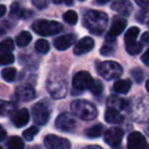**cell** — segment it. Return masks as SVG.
<instances>
[{
  "instance_id": "40",
  "label": "cell",
  "mask_w": 149,
  "mask_h": 149,
  "mask_svg": "<svg viewBox=\"0 0 149 149\" xmlns=\"http://www.w3.org/2000/svg\"><path fill=\"white\" fill-rule=\"evenodd\" d=\"M135 2L141 7H148L149 6V0H135Z\"/></svg>"
},
{
  "instance_id": "11",
  "label": "cell",
  "mask_w": 149,
  "mask_h": 149,
  "mask_svg": "<svg viewBox=\"0 0 149 149\" xmlns=\"http://www.w3.org/2000/svg\"><path fill=\"white\" fill-rule=\"evenodd\" d=\"M133 115L137 121L145 122L149 120V98H144V100L136 104Z\"/></svg>"
},
{
  "instance_id": "46",
  "label": "cell",
  "mask_w": 149,
  "mask_h": 149,
  "mask_svg": "<svg viewBox=\"0 0 149 149\" xmlns=\"http://www.w3.org/2000/svg\"><path fill=\"white\" fill-rule=\"evenodd\" d=\"M109 1H110V0H96V2H97L98 4H106V3H108Z\"/></svg>"
},
{
  "instance_id": "13",
  "label": "cell",
  "mask_w": 149,
  "mask_h": 149,
  "mask_svg": "<svg viewBox=\"0 0 149 149\" xmlns=\"http://www.w3.org/2000/svg\"><path fill=\"white\" fill-rule=\"evenodd\" d=\"M15 95L19 100L22 102H29L36 97V91L33 86L30 84L19 85L15 89Z\"/></svg>"
},
{
  "instance_id": "42",
  "label": "cell",
  "mask_w": 149,
  "mask_h": 149,
  "mask_svg": "<svg viewBox=\"0 0 149 149\" xmlns=\"http://www.w3.org/2000/svg\"><path fill=\"white\" fill-rule=\"evenodd\" d=\"M141 41L143 44H146V45H149V33H144L141 37Z\"/></svg>"
},
{
  "instance_id": "8",
  "label": "cell",
  "mask_w": 149,
  "mask_h": 149,
  "mask_svg": "<svg viewBox=\"0 0 149 149\" xmlns=\"http://www.w3.org/2000/svg\"><path fill=\"white\" fill-rule=\"evenodd\" d=\"M46 148L48 149H70L71 143L68 139L59 137L57 135L50 134L45 137L44 140Z\"/></svg>"
},
{
  "instance_id": "14",
  "label": "cell",
  "mask_w": 149,
  "mask_h": 149,
  "mask_svg": "<svg viewBox=\"0 0 149 149\" xmlns=\"http://www.w3.org/2000/svg\"><path fill=\"white\" fill-rule=\"evenodd\" d=\"M94 47L93 39L89 37H84L75 45L74 47V54L77 56L83 55V54L88 53Z\"/></svg>"
},
{
  "instance_id": "24",
  "label": "cell",
  "mask_w": 149,
  "mask_h": 149,
  "mask_svg": "<svg viewBox=\"0 0 149 149\" xmlns=\"http://www.w3.org/2000/svg\"><path fill=\"white\" fill-rule=\"evenodd\" d=\"M104 130V126L100 125V124H97V125H94L92 127L88 128L85 131V135L88 138H97L102 135Z\"/></svg>"
},
{
  "instance_id": "31",
  "label": "cell",
  "mask_w": 149,
  "mask_h": 149,
  "mask_svg": "<svg viewBox=\"0 0 149 149\" xmlns=\"http://www.w3.org/2000/svg\"><path fill=\"white\" fill-rule=\"evenodd\" d=\"M142 44L138 43V42H134V43L126 44V50L129 54L131 55H137L142 51Z\"/></svg>"
},
{
  "instance_id": "12",
  "label": "cell",
  "mask_w": 149,
  "mask_h": 149,
  "mask_svg": "<svg viewBox=\"0 0 149 149\" xmlns=\"http://www.w3.org/2000/svg\"><path fill=\"white\" fill-rule=\"evenodd\" d=\"M145 145V137L140 132H132L128 136L127 149H142Z\"/></svg>"
},
{
  "instance_id": "51",
  "label": "cell",
  "mask_w": 149,
  "mask_h": 149,
  "mask_svg": "<svg viewBox=\"0 0 149 149\" xmlns=\"http://www.w3.org/2000/svg\"><path fill=\"white\" fill-rule=\"evenodd\" d=\"M33 149H42L41 147H33Z\"/></svg>"
},
{
  "instance_id": "35",
  "label": "cell",
  "mask_w": 149,
  "mask_h": 149,
  "mask_svg": "<svg viewBox=\"0 0 149 149\" xmlns=\"http://www.w3.org/2000/svg\"><path fill=\"white\" fill-rule=\"evenodd\" d=\"M14 62V56L11 53L9 54H1L0 55V66L3 65H9Z\"/></svg>"
},
{
  "instance_id": "20",
  "label": "cell",
  "mask_w": 149,
  "mask_h": 149,
  "mask_svg": "<svg viewBox=\"0 0 149 149\" xmlns=\"http://www.w3.org/2000/svg\"><path fill=\"white\" fill-rule=\"evenodd\" d=\"M128 100H125L124 98L118 97V96L111 95L108 100V106L109 108L116 109V110H125L128 108Z\"/></svg>"
},
{
  "instance_id": "1",
  "label": "cell",
  "mask_w": 149,
  "mask_h": 149,
  "mask_svg": "<svg viewBox=\"0 0 149 149\" xmlns=\"http://www.w3.org/2000/svg\"><path fill=\"white\" fill-rule=\"evenodd\" d=\"M108 20V15L104 12L98 10H88L83 18V24L90 33L100 35L106 30Z\"/></svg>"
},
{
  "instance_id": "2",
  "label": "cell",
  "mask_w": 149,
  "mask_h": 149,
  "mask_svg": "<svg viewBox=\"0 0 149 149\" xmlns=\"http://www.w3.org/2000/svg\"><path fill=\"white\" fill-rule=\"evenodd\" d=\"M71 111L75 116L84 121H91L97 116L95 106L83 100H76L71 102Z\"/></svg>"
},
{
  "instance_id": "45",
  "label": "cell",
  "mask_w": 149,
  "mask_h": 149,
  "mask_svg": "<svg viewBox=\"0 0 149 149\" xmlns=\"http://www.w3.org/2000/svg\"><path fill=\"white\" fill-rule=\"evenodd\" d=\"M83 149H102V148L97 145H91V146H86V147L83 148Z\"/></svg>"
},
{
  "instance_id": "9",
  "label": "cell",
  "mask_w": 149,
  "mask_h": 149,
  "mask_svg": "<svg viewBox=\"0 0 149 149\" xmlns=\"http://www.w3.org/2000/svg\"><path fill=\"white\" fill-rule=\"evenodd\" d=\"M77 122L73 116L70 114H62L56 119L55 126L57 129L64 132H71L76 128Z\"/></svg>"
},
{
  "instance_id": "49",
  "label": "cell",
  "mask_w": 149,
  "mask_h": 149,
  "mask_svg": "<svg viewBox=\"0 0 149 149\" xmlns=\"http://www.w3.org/2000/svg\"><path fill=\"white\" fill-rule=\"evenodd\" d=\"M145 131H146V133H147V135H149V124H148V126L145 128Z\"/></svg>"
},
{
  "instance_id": "36",
  "label": "cell",
  "mask_w": 149,
  "mask_h": 149,
  "mask_svg": "<svg viewBox=\"0 0 149 149\" xmlns=\"http://www.w3.org/2000/svg\"><path fill=\"white\" fill-rule=\"evenodd\" d=\"M102 89H104L102 83L100 82V81H98V80H94L92 86L90 87V91H91L94 95H100V94H102Z\"/></svg>"
},
{
  "instance_id": "22",
  "label": "cell",
  "mask_w": 149,
  "mask_h": 149,
  "mask_svg": "<svg viewBox=\"0 0 149 149\" xmlns=\"http://www.w3.org/2000/svg\"><path fill=\"white\" fill-rule=\"evenodd\" d=\"M31 39H33V37H31V33H29V31H22L16 37V45L20 48L26 47L31 42Z\"/></svg>"
},
{
  "instance_id": "5",
  "label": "cell",
  "mask_w": 149,
  "mask_h": 149,
  "mask_svg": "<svg viewBox=\"0 0 149 149\" xmlns=\"http://www.w3.org/2000/svg\"><path fill=\"white\" fill-rule=\"evenodd\" d=\"M31 116H33V120L36 124L44 126L49 122L50 116H51V110L44 102H37L36 104H33V109H31Z\"/></svg>"
},
{
  "instance_id": "50",
  "label": "cell",
  "mask_w": 149,
  "mask_h": 149,
  "mask_svg": "<svg viewBox=\"0 0 149 149\" xmlns=\"http://www.w3.org/2000/svg\"><path fill=\"white\" fill-rule=\"evenodd\" d=\"M142 149H149V145H145Z\"/></svg>"
},
{
  "instance_id": "25",
  "label": "cell",
  "mask_w": 149,
  "mask_h": 149,
  "mask_svg": "<svg viewBox=\"0 0 149 149\" xmlns=\"http://www.w3.org/2000/svg\"><path fill=\"white\" fill-rule=\"evenodd\" d=\"M115 46H116L115 40L107 39V42L104 44V46H102V49H100V54H102V56L112 55L115 51Z\"/></svg>"
},
{
  "instance_id": "39",
  "label": "cell",
  "mask_w": 149,
  "mask_h": 149,
  "mask_svg": "<svg viewBox=\"0 0 149 149\" xmlns=\"http://www.w3.org/2000/svg\"><path fill=\"white\" fill-rule=\"evenodd\" d=\"M141 60H142V62H143L144 64L146 65V66L149 67V49L146 50L145 53H144L143 55H142Z\"/></svg>"
},
{
  "instance_id": "54",
  "label": "cell",
  "mask_w": 149,
  "mask_h": 149,
  "mask_svg": "<svg viewBox=\"0 0 149 149\" xmlns=\"http://www.w3.org/2000/svg\"><path fill=\"white\" fill-rule=\"evenodd\" d=\"M79 1H84V0H79Z\"/></svg>"
},
{
  "instance_id": "4",
  "label": "cell",
  "mask_w": 149,
  "mask_h": 149,
  "mask_svg": "<svg viewBox=\"0 0 149 149\" xmlns=\"http://www.w3.org/2000/svg\"><path fill=\"white\" fill-rule=\"evenodd\" d=\"M97 73L106 80H113L119 78L123 73V68L115 61H104L96 65Z\"/></svg>"
},
{
  "instance_id": "7",
  "label": "cell",
  "mask_w": 149,
  "mask_h": 149,
  "mask_svg": "<svg viewBox=\"0 0 149 149\" xmlns=\"http://www.w3.org/2000/svg\"><path fill=\"white\" fill-rule=\"evenodd\" d=\"M94 82V79L91 77V75L86 71H79L74 75L72 79V85L74 89L76 90H85L90 89Z\"/></svg>"
},
{
  "instance_id": "52",
  "label": "cell",
  "mask_w": 149,
  "mask_h": 149,
  "mask_svg": "<svg viewBox=\"0 0 149 149\" xmlns=\"http://www.w3.org/2000/svg\"><path fill=\"white\" fill-rule=\"evenodd\" d=\"M116 149H122L121 147H118V148H116Z\"/></svg>"
},
{
  "instance_id": "27",
  "label": "cell",
  "mask_w": 149,
  "mask_h": 149,
  "mask_svg": "<svg viewBox=\"0 0 149 149\" xmlns=\"http://www.w3.org/2000/svg\"><path fill=\"white\" fill-rule=\"evenodd\" d=\"M139 31H140L137 26H132V28H130L125 33V43L130 44V43L136 42V39H137L138 35H139Z\"/></svg>"
},
{
  "instance_id": "15",
  "label": "cell",
  "mask_w": 149,
  "mask_h": 149,
  "mask_svg": "<svg viewBox=\"0 0 149 149\" xmlns=\"http://www.w3.org/2000/svg\"><path fill=\"white\" fill-rule=\"evenodd\" d=\"M11 121L15 127H24L30 121V113L26 109H20L18 111H15L11 114Z\"/></svg>"
},
{
  "instance_id": "6",
  "label": "cell",
  "mask_w": 149,
  "mask_h": 149,
  "mask_svg": "<svg viewBox=\"0 0 149 149\" xmlns=\"http://www.w3.org/2000/svg\"><path fill=\"white\" fill-rule=\"evenodd\" d=\"M48 89L53 97H64L67 92V82L62 77H50L48 80Z\"/></svg>"
},
{
  "instance_id": "33",
  "label": "cell",
  "mask_w": 149,
  "mask_h": 149,
  "mask_svg": "<svg viewBox=\"0 0 149 149\" xmlns=\"http://www.w3.org/2000/svg\"><path fill=\"white\" fill-rule=\"evenodd\" d=\"M38 133H39V128L36 127V126H31L29 129L24 130L22 136H24V138L26 141H31V140H33V138L36 137V135Z\"/></svg>"
},
{
  "instance_id": "29",
  "label": "cell",
  "mask_w": 149,
  "mask_h": 149,
  "mask_svg": "<svg viewBox=\"0 0 149 149\" xmlns=\"http://www.w3.org/2000/svg\"><path fill=\"white\" fill-rule=\"evenodd\" d=\"M14 111V106L12 102L0 100V116H6L12 114Z\"/></svg>"
},
{
  "instance_id": "26",
  "label": "cell",
  "mask_w": 149,
  "mask_h": 149,
  "mask_svg": "<svg viewBox=\"0 0 149 149\" xmlns=\"http://www.w3.org/2000/svg\"><path fill=\"white\" fill-rule=\"evenodd\" d=\"M13 50H14V43L12 41V39L7 38V39L0 42V52L2 54H9Z\"/></svg>"
},
{
  "instance_id": "10",
  "label": "cell",
  "mask_w": 149,
  "mask_h": 149,
  "mask_svg": "<svg viewBox=\"0 0 149 149\" xmlns=\"http://www.w3.org/2000/svg\"><path fill=\"white\" fill-rule=\"evenodd\" d=\"M123 136H124L123 130L117 127H113L104 133V142L108 145L116 147V146L120 145V143L122 142Z\"/></svg>"
},
{
  "instance_id": "55",
  "label": "cell",
  "mask_w": 149,
  "mask_h": 149,
  "mask_svg": "<svg viewBox=\"0 0 149 149\" xmlns=\"http://www.w3.org/2000/svg\"><path fill=\"white\" fill-rule=\"evenodd\" d=\"M0 149H3V148H2V147H1V146H0Z\"/></svg>"
},
{
  "instance_id": "53",
  "label": "cell",
  "mask_w": 149,
  "mask_h": 149,
  "mask_svg": "<svg viewBox=\"0 0 149 149\" xmlns=\"http://www.w3.org/2000/svg\"><path fill=\"white\" fill-rule=\"evenodd\" d=\"M148 28H149V20H148Z\"/></svg>"
},
{
  "instance_id": "43",
  "label": "cell",
  "mask_w": 149,
  "mask_h": 149,
  "mask_svg": "<svg viewBox=\"0 0 149 149\" xmlns=\"http://www.w3.org/2000/svg\"><path fill=\"white\" fill-rule=\"evenodd\" d=\"M5 137H6V131L3 129L2 126H0V142L3 141L5 139Z\"/></svg>"
},
{
  "instance_id": "37",
  "label": "cell",
  "mask_w": 149,
  "mask_h": 149,
  "mask_svg": "<svg viewBox=\"0 0 149 149\" xmlns=\"http://www.w3.org/2000/svg\"><path fill=\"white\" fill-rule=\"evenodd\" d=\"M131 74H132V76H133V78L135 79L136 82L140 83L142 80H143V71H142L140 68L132 69Z\"/></svg>"
},
{
  "instance_id": "23",
  "label": "cell",
  "mask_w": 149,
  "mask_h": 149,
  "mask_svg": "<svg viewBox=\"0 0 149 149\" xmlns=\"http://www.w3.org/2000/svg\"><path fill=\"white\" fill-rule=\"evenodd\" d=\"M7 149H24V142L18 136H12L7 141Z\"/></svg>"
},
{
  "instance_id": "47",
  "label": "cell",
  "mask_w": 149,
  "mask_h": 149,
  "mask_svg": "<svg viewBox=\"0 0 149 149\" xmlns=\"http://www.w3.org/2000/svg\"><path fill=\"white\" fill-rule=\"evenodd\" d=\"M145 87H146V89H147V91L149 92V79L147 81H146V84H145Z\"/></svg>"
},
{
  "instance_id": "19",
  "label": "cell",
  "mask_w": 149,
  "mask_h": 149,
  "mask_svg": "<svg viewBox=\"0 0 149 149\" xmlns=\"http://www.w3.org/2000/svg\"><path fill=\"white\" fill-rule=\"evenodd\" d=\"M104 120L111 124H120L124 121V117L120 114L118 110L109 108L104 113Z\"/></svg>"
},
{
  "instance_id": "41",
  "label": "cell",
  "mask_w": 149,
  "mask_h": 149,
  "mask_svg": "<svg viewBox=\"0 0 149 149\" xmlns=\"http://www.w3.org/2000/svg\"><path fill=\"white\" fill-rule=\"evenodd\" d=\"M52 1L56 4L65 3V4H67V5H72L73 4V0H52Z\"/></svg>"
},
{
  "instance_id": "17",
  "label": "cell",
  "mask_w": 149,
  "mask_h": 149,
  "mask_svg": "<svg viewBox=\"0 0 149 149\" xmlns=\"http://www.w3.org/2000/svg\"><path fill=\"white\" fill-rule=\"evenodd\" d=\"M126 26H127V22L124 18H117V19H115L110 31H109L108 35H107V39L115 40L116 37H118V36H120L123 33Z\"/></svg>"
},
{
  "instance_id": "28",
  "label": "cell",
  "mask_w": 149,
  "mask_h": 149,
  "mask_svg": "<svg viewBox=\"0 0 149 149\" xmlns=\"http://www.w3.org/2000/svg\"><path fill=\"white\" fill-rule=\"evenodd\" d=\"M1 76L7 82H12V81H14V79L16 77V69L12 68V67L4 68L1 71Z\"/></svg>"
},
{
  "instance_id": "32",
  "label": "cell",
  "mask_w": 149,
  "mask_h": 149,
  "mask_svg": "<svg viewBox=\"0 0 149 149\" xmlns=\"http://www.w3.org/2000/svg\"><path fill=\"white\" fill-rule=\"evenodd\" d=\"M63 19L69 24H76L77 20H78V15L74 10H68L64 13L63 15Z\"/></svg>"
},
{
  "instance_id": "38",
  "label": "cell",
  "mask_w": 149,
  "mask_h": 149,
  "mask_svg": "<svg viewBox=\"0 0 149 149\" xmlns=\"http://www.w3.org/2000/svg\"><path fill=\"white\" fill-rule=\"evenodd\" d=\"M31 2L39 9H44L49 5V0H31Z\"/></svg>"
},
{
  "instance_id": "3",
  "label": "cell",
  "mask_w": 149,
  "mask_h": 149,
  "mask_svg": "<svg viewBox=\"0 0 149 149\" xmlns=\"http://www.w3.org/2000/svg\"><path fill=\"white\" fill-rule=\"evenodd\" d=\"M31 29L38 35L43 36V37H49V36L59 33L63 30V26L55 20L39 19L33 22Z\"/></svg>"
},
{
  "instance_id": "21",
  "label": "cell",
  "mask_w": 149,
  "mask_h": 149,
  "mask_svg": "<svg viewBox=\"0 0 149 149\" xmlns=\"http://www.w3.org/2000/svg\"><path fill=\"white\" fill-rule=\"evenodd\" d=\"M132 82L129 79H121V80H117L114 83V90L118 93L126 94L129 92L131 89Z\"/></svg>"
},
{
  "instance_id": "34",
  "label": "cell",
  "mask_w": 149,
  "mask_h": 149,
  "mask_svg": "<svg viewBox=\"0 0 149 149\" xmlns=\"http://www.w3.org/2000/svg\"><path fill=\"white\" fill-rule=\"evenodd\" d=\"M10 15L14 16V17H18V18H22L24 16V11L22 10L20 8L19 4L18 3H13L10 7Z\"/></svg>"
},
{
  "instance_id": "18",
  "label": "cell",
  "mask_w": 149,
  "mask_h": 149,
  "mask_svg": "<svg viewBox=\"0 0 149 149\" xmlns=\"http://www.w3.org/2000/svg\"><path fill=\"white\" fill-rule=\"evenodd\" d=\"M112 9L124 15H129L132 12V3L129 0H115L112 4Z\"/></svg>"
},
{
  "instance_id": "30",
  "label": "cell",
  "mask_w": 149,
  "mask_h": 149,
  "mask_svg": "<svg viewBox=\"0 0 149 149\" xmlns=\"http://www.w3.org/2000/svg\"><path fill=\"white\" fill-rule=\"evenodd\" d=\"M35 49L36 51L41 54H47L50 51V44L46 40L41 39L39 41H37V43L35 45Z\"/></svg>"
},
{
  "instance_id": "16",
  "label": "cell",
  "mask_w": 149,
  "mask_h": 149,
  "mask_svg": "<svg viewBox=\"0 0 149 149\" xmlns=\"http://www.w3.org/2000/svg\"><path fill=\"white\" fill-rule=\"evenodd\" d=\"M75 36L72 33H67L54 40V47L59 51H64L70 48L75 42Z\"/></svg>"
},
{
  "instance_id": "48",
  "label": "cell",
  "mask_w": 149,
  "mask_h": 149,
  "mask_svg": "<svg viewBox=\"0 0 149 149\" xmlns=\"http://www.w3.org/2000/svg\"><path fill=\"white\" fill-rule=\"evenodd\" d=\"M4 33H5V31H4L3 29H1V28H0V36H2Z\"/></svg>"
},
{
  "instance_id": "44",
  "label": "cell",
  "mask_w": 149,
  "mask_h": 149,
  "mask_svg": "<svg viewBox=\"0 0 149 149\" xmlns=\"http://www.w3.org/2000/svg\"><path fill=\"white\" fill-rule=\"evenodd\" d=\"M6 12V6L3 5V4H0V17L3 16Z\"/></svg>"
}]
</instances>
